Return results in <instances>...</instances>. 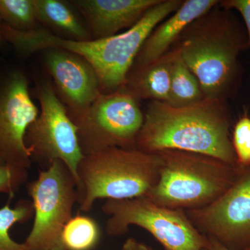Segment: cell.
Returning <instances> with one entry per match:
<instances>
[{"instance_id":"cell-18","label":"cell","mask_w":250,"mask_h":250,"mask_svg":"<svg viewBox=\"0 0 250 250\" xmlns=\"http://www.w3.org/2000/svg\"><path fill=\"white\" fill-rule=\"evenodd\" d=\"M100 227L89 216H72L62 229L61 241L63 250H91L100 239Z\"/></svg>"},{"instance_id":"cell-21","label":"cell","mask_w":250,"mask_h":250,"mask_svg":"<svg viewBox=\"0 0 250 250\" xmlns=\"http://www.w3.org/2000/svg\"><path fill=\"white\" fill-rule=\"evenodd\" d=\"M231 143L237 165L240 168L250 166V117L245 114L238 119L233 128Z\"/></svg>"},{"instance_id":"cell-6","label":"cell","mask_w":250,"mask_h":250,"mask_svg":"<svg viewBox=\"0 0 250 250\" xmlns=\"http://www.w3.org/2000/svg\"><path fill=\"white\" fill-rule=\"evenodd\" d=\"M139 100L126 87L100 93L85 111L71 118L83 155L107 148L136 149L144 122Z\"/></svg>"},{"instance_id":"cell-24","label":"cell","mask_w":250,"mask_h":250,"mask_svg":"<svg viewBox=\"0 0 250 250\" xmlns=\"http://www.w3.org/2000/svg\"><path fill=\"white\" fill-rule=\"evenodd\" d=\"M119 250H153L151 247L138 241L134 238H129L125 241Z\"/></svg>"},{"instance_id":"cell-22","label":"cell","mask_w":250,"mask_h":250,"mask_svg":"<svg viewBox=\"0 0 250 250\" xmlns=\"http://www.w3.org/2000/svg\"><path fill=\"white\" fill-rule=\"evenodd\" d=\"M28 170L1 164L0 165V194H7L13 197L22 186L27 182Z\"/></svg>"},{"instance_id":"cell-13","label":"cell","mask_w":250,"mask_h":250,"mask_svg":"<svg viewBox=\"0 0 250 250\" xmlns=\"http://www.w3.org/2000/svg\"><path fill=\"white\" fill-rule=\"evenodd\" d=\"M161 0H72L93 40L106 39L130 29Z\"/></svg>"},{"instance_id":"cell-19","label":"cell","mask_w":250,"mask_h":250,"mask_svg":"<svg viewBox=\"0 0 250 250\" xmlns=\"http://www.w3.org/2000/svg\"><path fill=\"white\" fill-rule=\"evenodd\" d=\"M34 214L32 202L28 200H20L13 208L8 203L0 208V250H30L25 243L14 241L9 231L16 224L30 220Z\"/></svg>"},{"instance_id":"cell-16","label":"cell","mask_w":250,"mask_h":250,"mask_svg":"<svg viewBox=\"0 0 250 250\" xmlns=\"http://www.w3.org/2000/svg\"><path fill=\"white\" fill-rule=\"evenodd\" d=\"M36 18L55 35L77 41L93 40L85 22L77 16L72 4L61 0H35Z\"/></svg>"},{"instance_id":"cell-11","label":"cell","mask_w":250,"mask_h":250,"mask_svg":"<svg viewBox=\"0 0 250 250\" xmlns=\"http://www.w3.org/2000/svg\"><path fill=\"white\" fill-rule=\"evenodd\" d=\"M39 113L22 72H12L0 83V157L4 164L29 170L32 159L24 138Z\"/></svg>"},{"instance_id":"cell-3","label":"cell","mask_w":250,"mask_h":250,"mask_svg":"<svg viewBox=\"0 0 250 250\" xmlns=\"http://www.w3.org/2000/svg\"><path fill=\"white\" fill-rule=\"evenodd\" d=\"M159 11L150 10L142 19L118 35L86 41L62 39L45 28L18 31L1 23L4 40L24 55L49 49H62L84 59L93 67L102 93H111L125 86L126 77L149 34L162 21Z\"/></svg>"},{"instance_id":"cell-8","label":"cell","mask_w":250,"mask_h":250,"mask_svg":"<svg viewBox=\"0 0 250 250\" xmlns=\"http://www.w3.org/2000/svg\"><path fill=\"white\" fill-rule=\"evenodd\" d=\"M34 224L24 243L30 250H63L61 236L78 202L76 181L62 161H54L29 182Z\"/></svg>"},{"instance_id":"cell-25","label":"cell","mask_w":250,"mask_h":250,"mask_svg":"<svg viewBox=\"0 0 250 250\" xmlns=\"http://www.w3.org/2000/svg\"><path fill=\"white\" fill-rule=\"evenodd\" d=\"M207 237L203 250H231L213 238Z\"/></svg>"},{"instance_id":"cell-5","label":"cell","mask_w":250,"mask_h":250,"mask_svg":"<svg viewBox=\"0 0 250 250\" xmlns=\"http://www.w3.org/2000/svg\"><path fill=\"white\" fill-rule=\"evenodd\" d=\"M161 160L156 153L107 148L85 155L77 167L80 209L89 212L98 200L146 197L157 183Z\"/></svg>"},{"instance_id":"cell-15","label":"cell","mask_w":250,"mask_h":250,"mask_svg":"<svg viewBox=\"0 0 250 250\" xmlns=\"http://www.w3.org/2000/svg\"><path fill=\"white\" fill-rule=\"evenodd\" d=\"M176 54L173 47L155 62L130 70L125 87L139 100L167 103L171 72Z\"/></svg>"},{"instance_id":"cell-27","label":"cell","mask_w":250,"mask_h":250,"mask_svg":"<svg viewBox=\"0 0 250 250\" xmlns=\"http://www.w3.org/2000/svg\"><path fill=\"white\" fill-rule=\"evenodd\" d=\"M1 164H4V161H2V159H1V158L0 157V165Z\"/></svg>"},{"instance_id":"cell-1","label":"cell","mask_w":250,"mask_h":250,"mask_svg":"<svg viewBox=\"0 0 250 250\" xmlns=\"http://www.w3.org/2000/svg\"><path fill=\"white\" fill-rule=\"evenodd\" d=\"M174 46L206 99L228 103L236 97L243 77L240 55L249 43L245 26L232 11L218 3L190 23Z\"/></svg>"},{"instance_id":"cell-26","label":"cell","mask_w":250,"mask_h":250,"mask_svg":"<svg viewBox=\"0 0 250 250\" xmlns=\"http://www.w3.org/2000/svg\"><path fill=\"white\" fill-rule=\"evenodd\" d=\"M1 18H0V42H1L3 40H4V39H3V36L1 35Z\"/></svg>"},{"instance_id":"cell-14","label":"cell","mask_w":250,"mask_h":250,"mask_svg":"<svg viewBox=\"0 0 250 250\" xmlns=\"http://www.w3.org/2000/svg\"><path fill=\"white\" fill-rule=\"evenodd\" d=\"M218 0H186L180 7L164 20L147 36L132 67L155 62L177 43L186 28L218 4Z\"/></svg>"},{"instance_id":"cell-28","label":"cell","mask_w":250,"mask_h":250,"mask_svg":"<svg viewBox=\"0 0 250 250\" xmlns=\"http://www.w3.org/2000/svg\"><path fill=\"white\" fill-rule=\"evenodd\" d=\"M243 250H250V246H248V248H246V249H244Z\"/></svg>"},{"instance_id":"cell-7","label":"cell","mask_w":250,"mask_h":250,"mask_svg":"<svg viewBox=\"0 0 250 250\" xmlns=\"http://www.w3.org/2000/svg\"><path fill=\"white\" fill-rule=\"evenodd\" d=\"M102 210L108 216L106 232L119 236L131 226L146 230L166 250H203L207 237L195 228L186 210L153 203L146 197L108 200Z\"/></svg>"},{"instance_id":"cell-17","label":"cell","mask_w":250,"mask_h":250,"mask_svg":"<svg viewBox=\"0 0 250 250\" xmlns=\"http://www.w3.org/2000/svg\"><path fill=\"white\" fill-rule=\"evenodd\" d=\"M171 72L170 93L167 104L174 107L189 106L205 100L201 85L187 66L176 46Z\"/></svg>"},{"instance_id":"cell-2","label":"cell","mask_w":250,"mask_h":250,"mask_svg":"<svg viewBox=\"0 0 250 250\" xmlns=\"http://www.w3.org/2000/svg\"><path fill=\"white\" fill-rule=\"evenodd\" d=\"M228 103L205 99L174 107L148 103L136 149L156 153L166 149L205 154L238 167L230 137Z\"/></svg>"},{"instance_id":"cell-10","label":"cell","mask_w":250,"mask_h":250,"mask_svg":"<svg viewBox=\"0 0 250 250\" xmlns=\"http://www.w3.org/2000/svg\"><path fill=\"white\" fill-rule=\"evenodd\" d=\"M186 213L202 234L229 250L246 249L250 246V166L240 168L233 185L213 203Z\"/></svg>"},{"instance_id":"cell-23","label":"cell","mask_w":250,"mask_h":250,"mask_svg":"<svg viewBox=\"0 0 250 250\" xmlns=\"http://www.w3.org/2000/svg\"><path fill=\"white\" fill-rule=\"evenodd\" d=\"M219 4L221 7L237 11L241 15L244 22L250 49V0H223Z\"/></svg>"},{"instance_id":"cell-20","label":"cell","mask_w":250,"mask_h":250,"mask_svg":"<svg viewBox=\"0 0 250 250\" xmlns=\"http://www.w3.org/2000/svg\"><path fill=\"white\" fill-rule=\"evenodd\" d=\"M0 18L5 24L16 30L36 29L35 0H0Z\"/></svg>"},{"instance_id":"cell-4","label":"cell","mask_w":250,"mask_h":250,"mask_svg":"<svg viewBox=\"0 0 250 250\" xmlns=\"http://www.w3.org/2000/svg\"><path fill=\"white\" fill-rule=\"evenodd\" d=\"M161 167L157 183L146 198L173 209H197L210 205L229 188L240 167L212 156L183 151L156 152Z\"/></svg>"},{"instance_id":"cell-9","label":"cell","mask_w":250,"mask_h":250,"mask_svg":"<svg viewBox=\"0 0 250 250\" xmlns=\"http://www.w3.org/2000/svg\"><path fill=\"white\" fill-rule=\"evenodd\" d=\"M35 95L40 104V113L29 125L24 138L31 159L48 166L54 161H62L72 172L78 187L77 167L84 155L76 126L57 96L52 82H39Z\"/></svg>"},{"instance_id":"cell-12","label":"cell","mask_w":250,"mask_h":250,"mask_svg":"<svg viewBox=\"0 0 250 250\" xmlns=\"http://www.w3.org/2000/svg\"><path fill=\"white\" fill-rule=\"evenodd\" d=\"M44 62L57 96L70 118L77 116L101 93L93 67L80 56L62 49L44 50Z\"/></svg>"}]
</instances>
